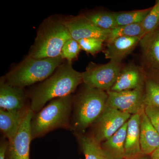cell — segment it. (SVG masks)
I'll list each match as a JSON object with an SVG mask.
<instances>
[{"label":"cell","instance_id":"1","mask_svg":"<svg viewBox=\"0 0 159 159\" xmlns=\"http://www.w3.org/2000/svg\"><path fill=\"white\" fill-rule=\"evenodd\" d=\"M82 82V73L74 70L71 63L63 62L51 76L31 91L30 109L36 113L51 100L73 94Z\"/></svg>","mask_w":159,"mask_h":159},{"label":"cell","instance_id":"2","mask_svg":"<svg viewBox=\"0 0 159 159\" xmlns=\"http://www.w3.org/2000/svg\"><path fill=\"white\" fill-rule=\"evenodd\" d=\"M107 98L106 91L84 84V88L74 96L71 129L80 134L94 124L104 111Z\"/></svg>","mask_w":159,"mask_h":159},{"label":"cell","instance_id":"3","mask_svg":"<svg viewBox=\"0 0 159 159\" xmlns=\"http://www.w3.org/2000/svg\"><path fill=\"white\" fill-rule=\"evenodd\" d=\"M74 95L53 99L31 119L32 140L42 137L57 129H71Z\"/></svg>","mask_w":159,"mask_h":159},{"label":"cell","instance_id":"4","mask_svg":"<svg viewBox=\"0 0 159 159\" xmlns=\"http://www.w3.org/2000/svg\"><path fill=\"white\" fill-rule=\"evenodd\" d=\"M71 38L61 16H50L44 20L38 29L28 56L37 59L58 57L64 45Z\"/></svg>","mask_w":159,"mask_h":159},{"label":"cell","instance_id":"5","mask_svg":"<svg viewBox=\"0 0 159 159\" xmlns=\"http://www.w3.org/2000/svg\"><path fill=\"white\" fill-rule=\"evenodd\" d=\"M63 61L61 56L43 59L28 56L2 78L8 84L25 88L47 79Z\"/></svg>","mask_w":159,"mask_h":159},{"label":"cell","instance_id":"6","mask_svg":"<svg viewBox=\"0 0 159 159\" xmlns=\"http://www.w3.org/2000/svg\"><path fill=\"white\" fill-rule=\"evenodd\" d=\"M122 69L121 63L112 61L100 65L94 64L82 73L83 82L89 87L107 92L116 82Z\"/></svg>","mask_w":159,"mask_h":159},{"label":"cell","instance_id":"7","mask_svg":"<svg viewBox=\"0 0 159 159\" xmlns=\"http://www.w3.org/2000/svg\"><path fill=\"white\" fill-rule=\"evenodd\" d=\"M106 107L131 115H141L145 109V85L134 89L114 92L107 91Z\"/></svg>","mask_w":159,"mask_h":159},{"label":"cell","instance_id":"8","mask_svg":"<svg viewBox=\"0 0 159 159\" xmlns=\"http://www.w3.org/2000/svg\"><path fill=\"white\" fill-rule=\"evenodd\" d=\"M131 115L115 109L106 107L95 122L92 135L97 142L102 143L118 131L130 118Z\"/></svg>","mask_w":159,"mask_h":159},{"label":"cell","instance_id":"9","mask_svg":"<svg viewBox=\"0 0 159 159\" xmlns=\"http://www.w3.org/2000/svg\"><path fill=\"white\" fill-rule=\"evenodd\" d=\"M34 113L31 109L16 134L8 141L6 159H30L31 140V122Z\"/></svg>","mask_w":159,"mask_h":159},{"label":"cell","instance_id":"10","mask_svg":"<svg viewBox=\"0 0 159 159\" xmlns=\"http://www.w3.org/2000/svg\"><path fill=\"white\" fill-rule=\"evenodd\" d=\"M73 39L78 41L89 38H95L107 41L110 30L99 29L83 15L61 17Z\"/></svg>","mask_w":159,"mask_h":159},{"label":"cell","instance_id":"11","mask_svg":"<svg viewBox=\"0 0 159 159\" xmlns=\"http://www.w3.org/2000/svg\"><path fill=\"white\" fill-rule=\"evenodd\" d=\"M24 89L8 84L1 77L0 109L14 111L30 108L27 105V94Z\"/></svg>","mask_w":159,"mask_h":159},{"label":"cell","instance_id":"12","mask_svg":"<svg viewBox=\"0 0 159 159\" xmlns=\"http://www.w3.org/2000/svg\"><path fill=\"white\" fill-rule=\"evenodd\" d=\"M145 73L143 69L131 63L122 68L110 90H129L145 85Z\"/></svg>","mask_w":159,"mask_h":159},{"label":"cell","instance_id":"13","mask_svg":"<svg viewBox=\"0 0 159 159\" xmlns=\"http://www.w3.org/2000/svg\"><path fill=\"white\" fill-rule=\"evenodd\" d=\"M142 37H121L107 43L104 51L106 59L121 63L133 51Z\"/></svg>","mask_w":159,"mask_h":159},{"label":"cell","instance_id":"14","mask_svg":"<svg viewBox=\"0 0 159 159\" xmlns=\"http://www.w3.org/2000/svg\"><path fill=\"white\" fill-rule=\"evenodd\" d=\"M139 44L144 62L148 70L159 72V28L143 35Z\"/></svg>","mask_w":159,"mask_h":159},{"label":"cell","instance_id":"15","mask_svg":"<svg viewBox=\"0 0 159 159\" xmlns=\"http://www.w3.org/2000/svg\"><path fill=\"white\" fill-rule=\"evenodd\" d=\"M30 109L10 111L0 109V129L8 141L17 133Z\"/></svg>","mask_w":159,"mask_h":159},{"label":"cell","instance_id":"16","mask_svg":"<svg viewBox=\"0 0 159 159\" xmlns=\"http://www.w3.org/2000/svg\"><path fill=\"white\" fill-rule=\"evenodd\" d=\"M140 115H131L127 122L125 144V158L142 153L140 145Z\"/></svg>","mask_w":159,"mask_h":159},{"label":"cell","instance_id":"17","mask_svg":"<svg viewBox=\"0 0 159 159\" xmlns=\"http://www.w3.org/2000/svg\"><path fill=\"white\" fill-rule=\"evenodd\" d=\"M140 145L142 153L150 155L159 147V134L143 112L140 115Z\"/></svg>","mask_w":159,"mask_h":159},{"label":"cell","instance_id":"18","mask_svg":"<svg viewBox=\"0 0 159 159\" xmlns=\"http://www.w3.org/2000/svg\"><path fill=\"white\" fill-rule=\"evenodd\" d=\"M127 122L113 135L101 143L102 149L110 159L125 158V144Z\"/></svg>","mask_w":159,"mask_h":159},{"label":"cell","instance_id":"19","mask_svg":"<svg viewBox=\"0 0 159 159\" xmlns=\"http://www.w3.org/2000/svg\"><path fill=\"white\" fill-rule=\"evenodd\" d=\"M145 73V105L159 107V72L149 70Z\"/></svg>","mask_w":159,"mask_h":159},{"label":"cell","instance_id":"20","mask_svg":"<svg viewBox=\"0 0 159 159\" xmlns=\"http://www.w3.org/2000/svg\"><path fill=\"white\" fill-rule=\"evenodd\" d=\"M77 135L79 137L84 159H110L102 149L101 144L97 142L92 135Z\"/></svg>","mask_w":159,"mask_h":159},{"label":"cell","instance_id":"21","mask_svg":"<svg viewBox=\"0 0 159 159\" xmlns=\"http://www.w3.org/2000/svg\"><path fill=\"white\" fill-rule=\"evenodd\" d=\"M83 16L92 24L103 30H111L118 26L114 12L97 11Z\"/></svg>","mask_w":159,"mask_h":159},{"label":"cell","instance_id":"22","mask_svg":"<svg viewBox=\"0 0 159 159\" xmlns=\"http://www.w3.org/2000/svg\"><path fill=\"white\" fill-rule=\"evenodd\" d=\"M144 35L142 23L117 26L110 31L107 42L121 37H142Z\"/></svg>","mask_w":159,"mask_h":159},{"label":"cell","instance_id":"23","mask_svg":"<svg viewBox=\"0 0 159 159\" xmlns=\"http://www.w3.org/2000/svg\"><path fill=\"white\" fill-rule=\"evenodd\" d=\"M151 9L114 12L117 25H126L142 23L150 12Z\"/></svg>","mask_w":159,"mask_h":159},{"label":"cell","instance_id":"24","mask_svg":"<svg viewBox=\"0 0 159 159\" xmlns=\"http://www.w3.org/2000/svg\"><path fill=\"white\" fill-rule=\"evenodd\" d=\"M142 24L144 35L159 28V0L157 1Z\"/></svg>","mask_w":159,"mask_h":159},{"label":"cell","instance_id":"25","mask_svg":"<svg viewBox=\"0 0 159 159\" xmlns=\"http://www.w3.org/2000/svg\"><path fill=\"white\" fill-rule=\"evenodd\" d=\"M81 50L78 42L71 38L64 45L61 56L63 59L72 63V61L77 58Z\"/></svg>","mask_w":159,"mask_h":159},{"label":"cell","instance_id":"26","mask_svg":"<svg viewBox=\"0 0 159 159\" xmlns=\"http://www.w3.org/2000/svg\"><path fill=\"white\" fill-rule=\"evenodd\" d=\"M81 50L91 54H95L102 50L104 41L95 38L83 39L78 41Z\"/></svg>","mask_w":159,"mask_h":159},{"label":"cell","instance_id":"27","mask_svg":"<svg viewBox=\"0 0 159 159\" xmlns=\"http://www.w3.org/2000/svg\"><path fill=\"white\" fill-rule=\"evenodd\" d=\"M144 112L159 134V107L153 106L145 105Z\"/></svg>","mask_w":159,"mask_h":159},{"label":"cell","instance_id":"28","mask_svg":"<svg viewBox=\"0 0 159 159\" xmlns=\"http://www.w3.org/2000/svg\"><path fill=\"white\" fill-rule=\"evenodd\" d=\"M8 144V140H2L1 141L0 144V159H6V152Z\"/></svg>","mask_w":159,"mask_h":159},{"label":"cell","instance_id":"29","mask_svg":"<svg viewBox=\"0 0 159 159\" xmlns=\"http://www.w3.org/2000/svg\"><path fill=\"white\" fill-rule=\"evenodd\" d=\"M124 159H151L150 155H147L144 154L142 153L137 156L130 158H125Z\"/></svg>","mask_w":159,"mask_h":159},{"label":"cell","instance_id":"30","mask_svg":"<svg viewBox=\"0 0 159 159\" xmlns=\"http://www.w3.org/2000/svg\"><path fill=\"white\" fill-rule=\"evenodd\" d=\"M151 159H159V147L150 155Z\"/></svg>","mask_w":159,"mask_h":159}]
</instances>
